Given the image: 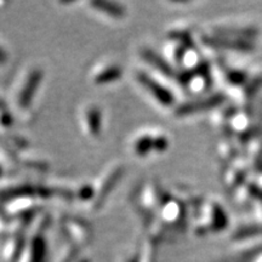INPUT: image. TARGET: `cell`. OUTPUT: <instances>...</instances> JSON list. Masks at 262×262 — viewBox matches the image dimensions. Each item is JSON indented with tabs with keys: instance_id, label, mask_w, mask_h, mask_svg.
<instances>
[{
	"instance_id": "6da1fadb",
	"label": "cell",
	"mask_w": 262,
	"mask_h": 262,
	"mask_svg": "<svg viewBox=\"0 0 262 262\" xmlns=\"http://www.w3.org/2000/svg\"><path fill=\"white\" fill-rule=\"evenodd\" d=\"M139 80L142 85H145L147 89L149 90V93L158 98V101L160 103L164 104H170L172 102V96L171 94L169 93L168 90H164L162 85H159L158 83H155L148 75L146 74H140L139 75Z\"/></svg>"
},
{
	"instance_id": "7a4b0ae2",
	"label": "cell",
	"mask_w": 262,
	"mask_h": 262,
	"mask_svg": "<svg viewBox=\"0 0 262 262\" xmlns=\"http://www.w3.org/2000/svg\"><path fill=\"white\" fill-rule=\"evenodd\" d=\"M8 55H6V52L4 50H2V48H0V64L5 63L6 60H8Z\"/></svg>"
}]
</instances>
